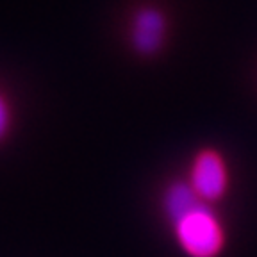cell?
Instances as JSON below:
<instances>
[{
	"instance_id": "277c9868",
	"label": "cell",
	"mask_w": 257,
	"mask_h": 257,
	"mask_svg": "<svg viewBox=\"0 0 257 257\" xmlns=\"http://www.w3.org/2000/svg\"><path fill=\"white\" fill-rule=\"evenodd\" d=\"M161 204H163L165 216L168 218L170 223H173L181 216H184L186 213H189L191 209H195L200 204H205V202L198 198V195L193 191L188 181H175L165 189Z\"/></svg>"
},
{
	"instance_id": "6da1fadb",
	"label": "cell",
	"mask_w": 257,
	"mask_h": 257,
	"mask_svg": "<svg viewBox=\"0 0 257 257\" xmlns=\"http://www.w3.org/2000/svg\"><path fill=\"white\" fill-rule=\"evenodd\" d=\"M173 236L188 257H218L225 246V229L209 204H200L172 223Z\"/></svg>"
},
{
	"instance_id": "7a4b0ae2",
	"label": "cell",
	"mask_w": 257,
	"mask_h": 257,
	"mask_svg": "<svg viewBox=\"0 0 257 257\" xmlns=\"http://www.w3.org/2000/svg\"><path fill=\"white\" fill-rule=\"evenodd\" d=\"M188 182L205 204L223 198L229 188V168L223 156L214 149H202L191 163Z\"/></svg>"
},
{
	"instance_id": "5b68a950",
	"label": "cell",
	"mask_w": 257,
	"mask_h": 257,
	"mask_svg": "<svg viewBox=\"0 0 257 257\" xmlns=\"http://www.w3.org/2000/svg\"><path fill=\"white\" fill-rule=\"evenodd\" d=\"M11 121H13L11 105H9L8 98L0 93V141L4 140L6 134L9 133V128H11Z\"/></svg>"
},
{
	"instance_id": "3957f363",
	"label": "cell",
	"mask_w": 257,
	"mask_h": 257,
	"mask_svg": "<svg viewBox=\"0 0 257 257\" xmlns=\"http://www.w3.org/2000/svg\"><path fill=\"white\" fill-rule=\"evenodd\" d=\"M165 36V18L157 9H141L133 22V45L140 54L157 52Z\"/></svg>"
}]
</instances>
